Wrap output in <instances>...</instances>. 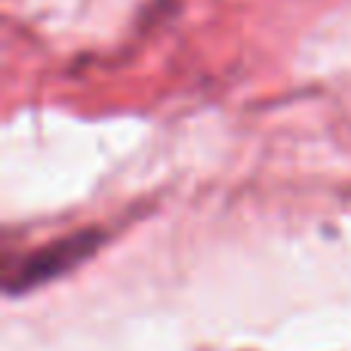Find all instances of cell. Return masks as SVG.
Masks as SVG:
<instances>
[{
    "label": "cell",
    "mask_w": 351,
    "mask_h": 351,
    "mask_svg": "<svg viewBox=\"0 0 351 351\" xmlns=\"http://www.w3.org/2000/svg\"><path fill=\"white\" fill-rule=\"evenodd\" d=\"M93 247H96V234H93V231H86V234L62 237V241L49 243V247H43V250H37L31 259L22 262L19 274L10 280V290L19 293V290H25V287H34V284H43V280L56 278V274H62L65 268H71L74 262L84 259Z\"/></svg>",
    "instance_id": "cell-1"
}]
</instances>
